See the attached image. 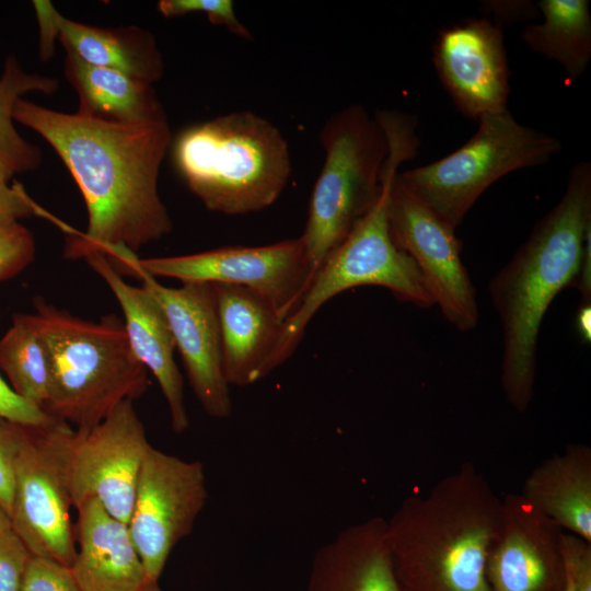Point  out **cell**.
Here are the masks:
<instances>
[{
  "mask_svg": "<svg viewBox=\"0 0 591 591\" xmlns=\"http://www.w3.org/2000/svg\"><path fill=\"white\" fill-rule=\"evenodd\" d=\"M12 117L55 149L82 193L88 229L71 233L67 258L101 253L117 268L172 231L158 190L161 164L173 141L166 119L120 123L82 111L56 112L22 97Z\"/></svg>",
  "mask_w": 591,
  "mask_h": 591,
  "instance_id": "obj_1",
  "label": "cell"
},
{
  "mask_svg": "<svg viewBox=\"0 0 591 591\" xmlns=\"http://www.w3.org/2000/svg\"><path fill=\"white\" fill-rule=\"evenodd\" d=\"M590 228L591 164L580 161L569 171L561 199L489 282L503 332L501 384L519 413L533 397L542 321L555 297L573 286Z\"/></svg>",
  "mask_w": 591,
  "mask_h": 591,
  "instance_id": "obj_2",
  "label": "cell"
},
{
  "mask_svg": "<svg viewBox=\"0 0 591 591\" xmlns=\"http://www.w3.org/2000/svg\"><path fill=\"white\" fill-rule=\"evenodd\" d=\"M501 498L472 464L406 498L386 521L399 591H490L486 565Z\"/></svg>",
  "mask_w": 591,
  "mask_h": 591,
  "instance_id": "obj_3",
  "label": "cell"
},
{
  "mask_svg": "<svg viewBox=\"0 0 591 591\" xmlns=\"http://www.w3.org/2000/svg\"><path fill=\"white\" fill-rule=\"evenodd\" d=\"M32 314L48 370L42 410L79 432L99 425L119 403L141 397L150 385L135 356L124 322L107 314L99 322L34 300Z\"/></svg>",
  "mask_w": 591,
  "mask_h": 591,
  "instance_id": "obj_4",
  "label": "cell"
},
{
  "mask_svg": "<svg viewBox=\"0 0 591 591\" xmlns=\"http://www.w3.org/2000/svg\"><path fill=\"white\" fill-rule=\"evenodd\" d=\"M376 118L389 144L380 195L368 213L315 274L301 302L286 318L273 369L293 354L318 309L345 290L380 286L419 308L434 304L414 260L394 244L387 221V202L393 181L399 166L418 153L420 140L416 132L417 119L412 114L389 109L379 112Z\"/></svg>",
  "mask_w": 591,
  "mask_h": 591,
  "instance_id": "obj_5",
  "label": "cell"
},
{
  "mask_svg": "<svg viewBox=\"0 0 591 591\" xmlns=\"http://www.w3.org/2000/svg\"><path fill=\"white\" fill-rule=\"evenodd\" d=\"M172 154L178 174L205 207L231 216L271 206L291 172L280 130L248 111L185 128L172 141Z\"/></svg>",
  "mask_w": 591,
  "mask_h": 591,
  "instance_id": "obj_6",
  "label": "cell"
},
{
  "mask_svg": "<svg viewBox=\"0 0 591 591\" xmlns=\"http://www.w3.org/2000/svg\"><path fill=\"white\" fill-rule=\"evenodd\" d=\"M325 160L300 240L313 277L378 199L389 144L361 104L334 113L320 131Z\"/></svg>",
  "mask_w": 591,
  "mask_h": 591,
  "instance_id": "obj_7",
  "label": "cell"
},
{
  "mask_svg": "<svg viewBox=\"0 0 591 591\" xmlns=\"http://www.w3.org/2000/svg\"><path fill=\"white\" fill-rule=\"evenodd\" d=\"M477 121L476 132L454 152L397 174L410 194L454 229L497 179L543 165L561 150L557 138L520 124L509 109Z\"/></svg>",
  "mask_w": 591,
  "mask_h": 591,
  "instance_id": "obj_8",
  "label": "cell"
},
{
  "mask_svg": "<svg viewBox=\"0 0 591 591\" xmlns=\"http://www.w3.org/2000/svg\"><path fill=\"white\" fill-rule=\"evenodd\" d=\"M76 429L54 419L16 424L13 452L12 530L32 555L68 567L76 554L70 491V460Z\"/></svg>",
  "mask_w": 591,
  "mask_h": 591,
  "instance_id": "obj_9",
  "label": "cell"
},
{
  "mask_svg": "<svg viewBox=\"0 0 591 591\" xmlns=\"http://www.w3.org/2000/svg\"><path fill=\"white\" fill-rule=\"evenodd\" d=\"M117 273L182 282L245 287L268 301L286 321L301 302L313 275L304 246L289 239L264 246H231L182 256L128 259Z\"/></svg>",
  "mask_w": 591,
  "mask_h": 591,
  "instance_id": "obj_10",
  "label": "cell"
},
{
  "mask_svg": "<svg viewBox=\"0 0 591 591\" xmlns=\"http://www.w3.org/2000/svg\"><path fill=\"white\" fill-rule=\"evenodd\" d=\"M207 499L200 461L149 447L127 524L149 581H159L173 548L192 533Z\"/></svg>",
  "mask_w": 591,
  "mask_h": 591,
  "instance_id": "obj_11",
  "label": "cell"
},
{
  "mask_svg": "<svg viewBox=\"0 0 591 591\" xmlns=\"http://www.w3.org/2000/svg\"><path fill=\"white\" fill-rule=\"evenodd\" d=\"M397 174L387 202L391 237L414 260L445 320L459 332L472 331L478 322L476 291L455 229L410 194Z\"/></svg>",
  "mask_w": 591,
  "mask_h": 591,
  "instance_id": "obj_12",
  "label": "cell"
},
{
  "mask_svg": "<svg viewBox=\"0 0 591 591\" xmlns=\"http://www.w3.org/2000/svg\"><path fill=\"white\" fill-rule=\"evenodd\" d=\"M150 445L131 399L119 403L91 430H76L70 460L72 507L95 498L111 515L128 524Z\"/></svg>",
  "mask_w": 591,
  "mask_h": 591,
  "instance_id": "obj_13",
  "label": "cell"
},
{
  "mask_svg": "<svg viewBox=\"0 0 591 591\" xmlns=\"http://www.w3.org/2000/svg\"><path fill=\"white\" fill-rule=\"evenodd\" d=\"M138 279L166 316L175 348L202 409L212 418H228L232 404L223 372L215 285L183 282L179 288H169L148 275Z\"/></svg>",
  "mask_w": 591,
  "mask_h": 591,
  "instance_id": "obj_14",
  "label": "cell"
},
{
  "mask_svg": "<svg viewBox=\"0 0 591 591\" xmlns=\"http://www.w3.org/2000/svg\"><path fill=\"white\" fill-rule=\"evenodd\" d=\"M437 76L466 117L508 109L509 67L502 25L470 19L442 30L433 45Z\"/></svg>",
  "mask_w": 591,
  "mask_h": 591,
  "instance_id": "obj_15",
  "label": "cell"
},
{
  "mask_svg": "<svg viewBox=\"0 0 591 591\" xmlns=\"http://www.w3.org/2000/svg\"><path fill=\"white\" fill-rule=\"evenodd\" d=\"M486 577L490 591H565L564 530L522 494L501 499Z\"/></svg>",
  "mask_w": 591,
  "mask_h": 591,
  "instance_id": "obj_16",
  "label": "cell"
},
{
  "mask_svg": "<svg viewBox=\"0 0 591 591\" xmlns=\"http://www.w3.org/2000/svg\"><path fill=\"white\" fill-rule=\"evenodd\" d=\"M84 258L119 302L130 347L157 379L169 406L172 429L183 433L189 426L184 382L174 360L175 343L162 308L143 286L127 283L103 254L91 253Z\"/></svg>",
  "mask_w": 591,
  "mask_h": 591,
  "instance_id": "obj_17",
  "label": "cell"
},
{
  "mask_svg": "<svg viewBox=\"0 0 591 591\" xmlns=\"http://www.w3.org/2000/svg\"><path fill=\"white\" fill-rule=\"evenodd\" d=\"M213 285L224 376L229 385L246 386L274 370L285 320L268 301L245 287Z\"/></svg>",
  "mask_w": 591,
  "mask_h": 591,
  "instance_id": "obj_18",
  "label": "cell"
},
{
  "mask_svg": "<svg viewBox=\"0 0 591 591\" xmlns=\"http://www.w3.org/2000/svg\"><path fill=\"white\" fill-rule=\"evenodd\" d=\"M76 509V554L70 569L81 591H141L149 580L128 525L95 498Z\"/></svg>",
  "mask_w": 591,
  "mask_h": 591,
  "instance_id": "obj_19",
  "label": "cell"
},
{
  "mask_svg": "<svg viewBox=\"0 0 591 591\" xmlns=\"http://www.w3.org/2000/svg\"><path fill=\"white\" fill-rule=\"evenodd\" d=\"M33 4L43 48L53 49L58 35L65 48L90 65L119 70L148 84L161 78L162 56L149 33L90 26L62 16L48 1Z\"/></svg>",
  "mask_w": 591,
  "mask_h": 591,
  "instance_id": "obj_20",
  "label": "cell"
},
{
  "mask_svg": "<svg viewBox=\"0 0 591 591\" xmlns=\"http://www.w3.org/2000/svg\"><path fill=\"white\" fill-rule=\"evenodd\" d=\"M305 591H399L386 542V520L352 524L318 548Z\"/></svg>",
  "mask_w": 591,
  "mask_h": 591,
  "instance_id": "obj_21",
  "label": "cell"
},
{
  "mask_svg": "<svg viewBox=\"0 0 591 591\" xmlns=\"http://www.w3.org/2000/svg\"><path fill=\"white\" fill-rule=\"evenodd\" d=\"M565 532L591 543V450L571 444L537 465L521 493Z\"/></svg>",
  "mask_w": 591,
  "mask_h": 591,
  "instance_id": "obj_22",
  "label": "cell"
},
{
  "mask_svg": "<svg viewBox=\"0 0 591 591\" xmlns=\"http://www.w3.org/2000/svg\"><path fill=\"white\" fill-rule=\"evenodd\" d=\"M66 49V74L86 114L120 123L166 119L151 86L119 70L90 65Z\"/></svg>",
  "mask_w": 591,
  "mask_h": 591,
  "instance_id": "obj_23",
  "label": "cell"
},
{
  "mask_svg": "<svg viewBox=\"0 0 591 591\" xmlns=\"http://www.w3.org/2000/svg\"><path fill=\"white\" fill-rule=\"evenodd\" d=\"M543 21L528 24L522 40L533 51L559 63L571 83L591 59V14L588 0H540Z\"/></svg>",
  "mask_w": 591,
  "mask_h": 591,
  "instance_id": "obj_24",
  "label": "cell"
},
{
  "mask_svg": "<svg viewBox=\"0 0 591 591\" xmlns=\"http://www.w3.org/2000/svg\"><path fill=\"white\" fill-rule=\"evenodd\" d=\"M0 369L12 390L42 408L47 396L45 350L32 314L16 313L0 339Z\"/></svg>",
  "mask_w": 591,
  "mask_h": 591,
  "instance_id": "obj_25",
  "label": "cell"
},
{
  "mask_svg": "<svg viewBox=\"0 0 591 591\" xmlns=\"http://www.w3.org/2000/svg\"><path fill=\"white\" fill-rule=\"evenodd\" d=\"M57 88L56 79L26 72L15 56L7 58L0 76V161L14 174L36 169L40 164V152L15 129L13 106L23 94H50Z\"/></svg>",
  "mask_w": 591,
  "mask_h": 591,
  "instance_id": "obj_26",
  "label": "cell"
},
{
  "mask_svg": "<svg viewBox=\"0 0 591 591\" xmlns=\"http://www.w3.org/2000/svg\"><path fill=\"white\" fill-rule=\"evenodd\" d=\"M158 9L165 18L201 12L210 23L224 26L229 32L244 39L253 38L251 32L237 19L231 0H161Z\"/></svg>",
  "mask_w": 591,
  "mask_h": 591,
  "instance_id": "obj_27",
  "label": "cell"
},
{
  "mask_svg": "<svg viewBox=\"0 0 591 591\" xmlns=\"http://www.w3.org/2000/svg\"><path fill=\"white\" fill-rule=\"evenodd\" d=\"M35 257L32 233L19 222L0 225V281L10 279Z\"/></svg>",
  "mask_w": 591,
  "mask_h": 591,
  "instance_id": "obj_28",
  "label": "cell"
},
{
  "mask_svg": "<svg viewBox=\"0 0 591 591\" xmlns=\"http://www.w3.org/2000/svg\"><path fill=\"white\" fill-rule=\"evenodd\" d=\"M20 591H81L70 567L54 559L32 555Z\"/></svg>",
  "mask_w": 591,
  "mask_h": 591,
  "instance_id": "obj_29",
  "label": "cell"
},
{
  "mask_svg": "<svg viewBox=\"0 0 591 591\" xmlns=\"http://www.w3.org/2000/svg\"><path fill=\"white\" fill-rule=\"evenodd\" d=\"M31 556L12 528L0 531V591H20Z\"/></svg>",
  "mask_w": 591,
  "mask_h": 591,
  "instance_id": "obj_30",
  "label": "cell"
},
{
  "mask_svg": "<svg viewBox=\"0 0 591 591\" xmlns=\"http://www.w3.org/2000/svg\"><path fill=\"white\" fill-rule=\"evenodd\" d=\"M561 554L566 580L573 591H591V543L565 532Z\"/></svg>",
  "mask_w": 591,
  "mask_h": 591,
  "instance_id": "obj_31",
  "label": "cell"
},
{
  "mask_svg": "<svg viewBox=\"0 0 591 591\" xmlns=\"http://www.w3.org/2000/svg\"><path fill=\"white\" fill-rule=\"evenodd\" d=\"M16 424L0 417V503L9 517L13 501V452Z\"/></svg>",
  "mask_w": 591,
  "mask_h": 591,
  "instance_id": "obj_32",
  "label": "cell"
},
{
  "mask_svg": "<svg viewBox=\"0 0 591 591\" xmlns=\"http://www.w3.org/2000/svg\"><path fill=\"white\" fill-rule=\"evenodd\" d=\"M0 417L23 425H45L54 420L38 406L18 395L1 375Z\"/></svg>",
  "mask_w": 591,
  "mask_h": 591,
  "instance_id": "obj_33",
  "label": "cell"
},
{
  "mask_svg": "<svg viewBox=\"0 0 591 591\" xmlns=\"http://www.w3.org/2000/svg\"><path fill=\"white\" fill-rule=\"evenodd\" d=\"M32 216H47L19 183H0V225L19 222Z\"/></svg>",
  "mask_w": 591,
  "mask_h": 591,
  "instance_id": "obj_34",
  "label": "cell"
},
{
  "mask_svg": "<svg viewBox=\"0 0 591 591\" xmlns=\"http://www.w3.org/2000/svg\"><path fill=\"white\" fill-rule=\"evenodd\" d=\"M483 5L493 12L496 23L500 25L505 22L534 18L540 13L536 3L531 1H484Z\"/></svg>",
  "mask_w": 591,
  "mask_h": 591,
  "instance_id": "obj_35",
  "label": "cell"
},
{
  "mask_svg": "<svg viewBox=\"0 0 591 591\" xmlns=\"http://www.w3.org/2000/svg\"><path fill=\"white\" fill-rule=\"evenodd\" d=\"M573 286L581 294V304H591V228L586 234L580 267Z\"/></svg>",
  "mask_w": 591,
  "mask_h": 591,
  "instance_id": "obj_36",
  "label": "cell"
},
{
  "mask_svg": "<svg viewBox=\"0 0 591 591\" xmlns=\"http://www.w3.org/2000/svg\"><path fill=\"white\" fill-rule=\"evenodd\" d=\"M577 331L584 343L591 340V304H581L576 317Z\"/></svg>",
  "mask_w": 591,
  "mask_h": 591,
  "instance_id": "obj_37",
  "label": "cell"
},
{
  "mask_svg": "<svg viewBox=\"0 0 591 591\" xmlns=\"http://www.w3.org/2000/svg\"><path fill=\"white\" fill-rule=\"evenodd\" d=\"M11 528L12 526L10 517L0 503V531H4Z\"/></svg>",
  "mask_w": 591,
  "mask_h": 591,
  "instance_id": "obj_38",
  "label": "cell"
},
{
  "mask_svg": "<svg viewBox=\"0 0 591 591\" xmlns=\"http://www.w3.org/2000/svg\"><path fill=\"white\" fill-rule=\"evenodd\" d=\"M13 176L14 173L0 161V183H9Z\"/></svg>",
  "mask_w": 591,
  "mask_h": 591,
  "instance_id": "obj_39",
  "label": "cell"
},
{
  "mask_svg": "<svg viewBox=\"0 0 591 591\" xmlns=\"http://www.w3.org/2000/svg\"><path fill=\"white\" fill-rule=\"evenodd\" d=\"M141 591H163V590L160 588L159 581H148Z\"/></svg>",
  "mask_w": 591,
  "mask_h": 591,
  "instance_id": "obj_40",
  "label": "cell"
},
{
  "mask_svg": "<svg viewBox=\"0 0 591 591\" xmlns=\"http://www.w3.org/2000/svg\"><path fill=\"white\" fill-rule=\"evenodd\" d=\"M565 591H573L571 586L569 584V582L566 580V583H565Z\"/></svg>",
  "mask_w": 591,
  "mask_h": 591,
  "instance_id": "obj_41",
  "label": "cell"
}]
</instances>
